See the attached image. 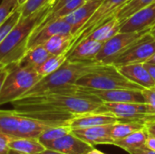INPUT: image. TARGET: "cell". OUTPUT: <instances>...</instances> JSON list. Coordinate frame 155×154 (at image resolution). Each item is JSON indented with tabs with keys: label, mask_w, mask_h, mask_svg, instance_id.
Segmentation results:
<instances>
[{
	"label": "cell",
	"mask_w": 155,
	"mask_h": 154,
	"mask_svg": "<svg viewBox=\"0 0 155 154\" xmlns=\"http://www.w3.org/2000/svg\"><path fill=\"white\" fill-rule=\"evenodd\" d=\"M145 147L149 150L155 152V136L150 134V133L148 134V137L145 142Z\"/></svg>",
	"instance_id": "cell-35"
},
{
	"label": "cell",
	"mask_w": 155,
	"mask_h": 154,
	"mask_svg": "<svg viewBox=\"0 0 155 154\" xmlns=\"http://www.w3.org/2000/svg\"><path fill=\"white\" fill-rule=\"evenodd\" d=\"M9 148L24 154H39L46 149L38 138L26 137H12Z\"/></svg>",
	"instance_id": "cell-22"
},
{
	"label": "cell",
	"mask_w": 155,
	"mask_h": 154,
	"mask_svg": "<svg viewBox=\"0 0 155 154\" xmlns=\"http://www.w3.org/2000/svg\"><path fill=\"white\" fill-rule=\"evenodd\" d=\"M23 115L15 110H0V133L15 137Z\"/></svg>",
	"instance_id": "cell-23"
},
{
	"label": "cell",
	"mask_w": 155,
	"mask_h": 154,
	"mask_svg": "<svg viewBox=\"0 0 155 154\" xmlns=\"http://www.w3.org/2000/svg\"><path fill=\"white\" fill-rule=\"evenodd\" d=\"M50 55L48 51L43 44L37 45L31 49L26 50L22 58L15 63V64L21 68H36L43 64Z\"/></svg>",
	"instance_id": "cell-19"
},
{
	"label": "cell",
	"mask_w": 155,
	"mask_h": 154,
	"mask_svg": "<svg viewBox=\"0 0 155 154\" xmlns=\"http://www.w3.org/2000/svg\"><path fill=\"white\" fill-rule=\"evenodd\" d=\"M120 25H121L120 22L114 16L111 20L107 21L104 25L97 27L86 37L95 40V41H98V42L104 43L120 32Z\"/></svg>",
	"instance_id": "cell-24"
},
{
	"label": "cell",
	"mask_w": 155,
	"mask_h": 154,
	"mask_svg": "<svg viewBox=\"0 0 155 154\" xmlns=\"http://www.w3.org/2000/svg\"><path fill=\"white\" fill-rule=\"evenodd\" d=\"M53 4L26 17H21L0 44V62L5 65L18 62L26 52L27 42L36 26L45 18Z\"/></svg>",
	"instance_id": "cell-1"
},
{
	"label": "cell",
	"mask_w": 155,
	"mask_h": 154,
	"mask_svg": "<svg viewBox=\"0 0 155 154\" xmlns=\"http://www.w3.org/2000/svg\"><path fill=\"white\" fill-rule=\"evenodd\" d=\"M155 53V40L150 32L137 40L127 50L117 56L108 60L105 64H112L115 66L128 64L146 63Z\"/></svg>",
	"instance_id": "cell-5"
},
{
	"label": "cell",
	"mask_w": 155,
	"mask_h": 154,
	"mask_svg": "<svg viewBox=\"0 0 155 154\" xmlns=\"http://www.w3.org/2000/svg\"><path fill=\"white\" fill-rule=\"evenodd\" d=\"M119 119L110 113H90L81 115H76L68 121V125L72 130L84 129L100 125L114 124Z\"/></svg>",
	"instance_id": "cell-16"
},
{
	"label": "cell",
	"mask_w": 155,
	"mask_h": 154,
	"mask_svg": "<svg viewBox=\"0 0 155 154\" xmlns=\"http://www.w3.org/2000/svg\"><path fill=\"white\" fill-rule=\"evenodd\" d=\"M143 94L145 103L148 106L149 113L153 115H155V85L150 88L143 89Z\"/></svg>",
	"instance_id": "cell-33"
},
{
	"label": "cell",
	"mask_w": 155,
	"mask_h": 154,
	"mask_svg": "<svg viewBox=\"0 0 155 154\" xmlns=\"http://www.w3.org/2000/svg\"><path fill=\"white\" fill-rule=\"evenodd\" d=\"M65 123H68V122L64 123L58 121H50V120H45V119H39V118L23 115L15 137L38 138L47 129Z\"/></svg>",
	"instance_id": "cell-13"
},
{
	"label": "cell",
	"mask_w": 155,
	"mask_h": 154,
	"mask_svg": "<svg viewBox=\"0 0 155 154\" xmlns=\"http://www.w3.org/2000/svg\"><path fill=\"white\" fill-rule=\"evenodd\" d=\"M72 132V129L69 127L68 123L65 124H61L57 126L51 127L45 131L39 137V141L45 146L46 144L50 143L53 141H55Z\"/></svg>",
	"instance_id": "cell-29"
},
{
	"label": "cell",
	"mask_w": 155,
	"mask_h": 154,
	"mask_svg": "<svg viewBox=\"0 0 155 154\" xmlns=\"http://www.w3.org/2000/svg\"><path fill=\"white\" fill-rule=\"evenodd\" d=\"M112 128L113 124H106L72 130V133L92 146L99 144L114 145V141L112 137Z\"/></svg>",
	"instance_id": "cell-14"
},
{
	"label": "cell",
	"mask_w": 155,
	"mask_h": 154,
	"mask_svg": "<svg viewBox=\"0 0 155 154\" xmlns=\"http://www.w3.org/2000/svg\"><path fill=\"white\" fill-rule=\"evenodd\" d=\"M7 74H8V69L7 67L5 66L3 70H1L0 72V93H1V90H2V87H3V84H4V82L7 76Z\"/></svg>",
	"instance_id": "cell-36"
},
{
	"label": "cell",
	"mask_w": 155,
	"mask_h": 154,
	"mask_svg": "<svg viewBox=\"0 0 155 154\" xmlns=\"http://www.w3.org/2000/svg\"><path fill=\"white\" fill-rule=\"evenodd\" d=\"M128 0H104L98 6L96 11L94 13V15L91 16V18L74 35L75 41L73 46L75 45L82 39L89 35L97 27L114 18L120 8Z\"/></svg>",
	"instance_id": "cell-6"
},
{
	"label": "cell",
	"mask_w": 155,
	"mask_h": 154,
	"mask_svg": "<svg viewBox=\"0 0 155 154\" xmlns=\"http://www.w3.org/2000/svg\"><path fill=\"white\" fill-rule=\"evenodd\" d=\"M130 154H155V152L144 147V148H141L138 150H134V151L131 152Z\"/></svg>",
	"instance_id": "cell-37"
},
{
	"label": "cell",
	"mask_w": 155,
	"mask_h": 154,
	"mask_svg": "<svg viewBox=\"0 0 155 154\" xmlns=\"http://www.w3.org/2000/svg\"><path fill=\"white\" fill-rule=\"evenodd\" d=\"M75 84L97 90L125 89L143 91L144 89L124 77L118 71L116 66L112 64H109L108 67L102 71L89 74L81 77L75 83Z\"/></svg>",
	"instance_id": "cell-4"
},
{
	"label": "cell",
	"mask_w": 155,
	"mask_h": 154,
	"mask_svg": "<svg viewBox=\"0 0 155 154\" xmlns=\"http://www.w3.org/2000/svg\"><path fill=\"white\" fill-rule=\"evenodd\" d=\"M104 0H89L84 5L78 7L76 10L64 16L63 19L65 20L72 26V33L74 35L85 25V23L91 18L94 13L96 11L98 6Z\"/></svg>",
	"instance_id": "cell-17"
},
{
	"label": "cell",
	"mask_w": 155,
	"mask_h": 154,
	"mask_svg": "<svg viewBox=\"0 0 155 154\" xmlns=\"http://www.w3.org/2000/svg\"><path fill=\"white\" fill-rule=\"evenodd\" d=\"M87 154H105V153H103V152H99V151H97V150L94 149V150H92L89 153H87Z\"/></svg>",
	"instance_id": "cell-43"
},
{
	"label": "cell",
	"mask_w": 155,
	"mask_h": 154,
	"mask_svg": "<svg viewBox=\"0 0 155 154\" xmlns=\"http://www.w3.org/2000/svg\"><path fill=\"white\" fill-rule=\"evenodd\" d=\"M11 139V136L0 133V154H8L10 151L9 143Z\"/></svg>",
	"instance_id": "cell-34"
},
{
	"label": "cell",
	"mask_w": 155,
	"mask_h": 154,
	"mask_svg": "<svg viewBox=\"0 0 155 154\" xmlns=\"http://www.w3.org/2000/svg\"><path fill=\"white\" fill-rule=\"evenodd\" d=\"M45 148L63 154H87L94 149V146L79 139L72 132L46 144Z\"/></svg>",
	"instance_id": "cell-12"
},
{
	"label": "cell",
	"mask_w": 155,
	"mask_h": 154,
	"mask_svg": "<svg viewBox=\"0 0 155 154\" xmlns=\"http://www.w3.org/2000/svg\"><path fill=\"white\" fill-rule=\"evenodd\" d=\"M21 18V10L20 6L0 25V44L5 40L9 32L13 29V27L16 25V23Z\"/></svg>",
	"instance_id": "cell-31"
},
{
	"label": "cell",
	"mask_w": 155,
	"mask_h": 154,
	"mask_svg": "<svg viewBox=\"0 0 155 154\" xmlns=\"http://www.w3.org/2000/svg\"><path fill=\"white\" fill-rule=\"evenodd\" d=\"M85 93H91L103 103H145L143 91L137 90H97L81 86Z\"/></svg>",
	"instance_id": "cell-9"
},
{
	"label": "cell",
	"mask_w": 155,
	"mask_h": 154,
	"mask_svg": "<svg viewBox=\"0 0 155 154\" xmlns=\"http://www.w3.org/2000/svg\"><path fill=\"white\" fill-rule=\"evenodd\" d=\"M72 33V26L63 18L53 21L43 27L34 31L29 36L26 50L43 44L45 41L57 34H70Z\"/></svg>",
	"instance_id": "cell-10"
},
{
	"label": "cell",
	"mask_w": 155,
	"mask_h": 154,
	"mask_svg": "<svg viewBox=\"0 0 155 154\" xmlns=\"http://www.w3.org/2000/svg\"><path fill=\"white\" fill-rule=\"evenodd\" d=\"M26 1H27V0H18V2H19V5H22L23 4H25Z\"/></svg>",
	"instance_id": "cell-46"
},
{
	"label": "cell",
	"mask_w": 155,
	"mask_h": 154,
	"mask_svg": "<svg viewBox=\"0 0 155 154\" xmlns=\"http://www.w3.org/2000/svg\"><path fill=\"white\" fill-rule=\"evenodd\" d=\"M104 113H110L119 121H141L148 123L155 120L149 113L145 103H104Z\"/></svg>",
	"instance_id": "cell-7"
},
{
	"label": "cell",
	"mask_w": 155,
	"mask_h": 154,
	"mask_svg": "<svg viewBox=\"0 0 155 154\" xmlns=\"http://www.w3.org/2000/svg\"><path fill=\"white\" fill-rule=\"evenodd\" d=\"M85 2H86L85 0H71L70 2H68L67 4H65L61 8L57 9L56 11L49 12L48 15L45 16V18L36 26V28L34 31H35V30L43 27L44 25H47V24H49V23H51L53 21H55V20L60 19V18H64V16L68 15L72 12H74V10H76L78 7H80Z\"/></svg>",
	"instance_id": "cell-26"
},
{
	"label": "cell",
	"mask_w": 155,
	"mask_h": 154,
	"mask_svg": "<svg viewBox=\"0 0 155 154\" xmlns=\"http://www.w3.org/2000/svg\"><path fill=\"white\" fill-rule=\"evenodd\" d=\"M146 126V123L141 121H118L113 124L112 137L114 141L124 138Z\"/></svg>",
	"instance_id": "cell-25"
},
{
	"label": "cell",
	"mask_w": 155,
	"mask_h": 154,
	"mask_svg": "<svg viewBox=\"0 0 155 154\" xmlns=\"http://www.w3.org/2000/svg\"><path fill=\"white\" fill-rule=\"evenodd\" d=\"M146 129L148 131V133L152 135L155 136V120L148 122L146 123Z\"/></svg>",
	"instance_id": "cell-39"
},
{
	"label": "cell",
	"mask_w": 155,
	"mask_h": 154,
	"mask_svg": "<svg viewBox=\"0 0 155 154\" xmlns=\"http://www.w3.org/2000/svg\"><path fill=\"white\" fill-rule=\"evenodd\" d=\"M108 65L109 64L96 60L87 62H72L66 59V61L55 72L43 77L24 96L38 94L51 89L75 84L81 77L102 71L107 68Z\"/></svg>",
	"instance_id": "cell-2"
},
{
	"label": "cell",
	"mask_w": 155,
	"mask_h": 154,
	"mask_svg": "<svg viewBox=\"0 0 155 154\" xmlns=\"http://www.w3.org/2000/svg\"><path fill=\"white\" fill-rule=\"evenodd\" d=\"M75 41V36L72 34H57L47 41H45L43 45L52 55H59L68 53V51L73 46Z\"/></svg>",
	"instance_id": "cell-20"
},
{
	"label": "cell",
	"mask_w": 155,
	"mask_h": 154,
	"mask_svg": "<svg viewBox=\"0 0 155 154\" xmlns=\"http://www.w3.org/2000/svg\"><path fill=\"white\" fill-rule=\"evenodd\" d=\"M154 2L155 0H128L117 12L115 17L118 19L120 24H122L134 13L152 5Z\"/></svg>",
	"instance_id": "cell-27"
},
{
	"label": "cell",
	"mask_w": 155,
	"mask_h": 154,
	"mask_svg": "<svg viewBox=\"0 0 155 154\" xmlns=\"http://www.w3.org/2000/svg\"><path fill=\"white\" fill-rule=\"evenodd\" d=\"M148 131L146 126L139 131H136L124 138L115 140L114 142V145L124 149L129 153L134 150H138L145 147V142L148 137Z\"/></svg>",
	"instance_id": "cell-21"
},
{
	"label": "cell",
	"mask_w": 155,
	"mask_h": 154,
	"mask_svg": "<svg viewBox=\"0 0 155 154\" xmlns=\"http://www.w3.org/2000/svg\"><path fill=\"white\" fill-rule=\"evenodd\" d=\"M7 76L0 93V105L12 103L24 96L42 77L35 68H21L12 63L6 65Z\"/></svg>",
	"instance_id": "cell-3"
},
{
	"label": "cell",
	"mask_w": 155,
	"mask_h": 154,
	"mask_svg": "<svg viewBox=\"0 0 155 154\" xmlns=\"http://www.w3.org/2000/svg\"><path fill=\"white\" fill-rule=\"evenodd\" d=\"M39 154H63L61 153V152H56V151H54V150H51V149H45V150H44L43 152H41Z\"/></svg>",
	"instance_id": "cell-40"
},
{
	"label": "cell",
	"mask_w": 155,
	"mask_h": 154,
	"mask_svg": "<svg viewBox=\"0 0 155 154\" xmlns=\"http://www.w3.org/2000/svg\"><path fill=\"white\" fill-rule=\"evenodd\" d=\"M20 6L18 0L0 1V25Z\"/></svg>",
	"instance_id": "cell-32"
},
{
	"label": "cell",
	"mask_w": 155,
	"mask_h": 154,
	"mask_svg": "<svg viewBox=\"0 0 155 154\" xmlns=\"http://www.w3.org/2000/svg\"><path fill=\"white\" fill-rule=\"evenodd\" d=\"M155 25V2L134 13L120 25V32H140Z\"/></svg>",
	"instance_id": "cell-11"
},
{
	"label": "cell",
	"mask_w": 155,
	"mask_h": 154,
	"mask_svg": "<svg viewBox=\"0 0 155 154\" xmlns=\"http://www.w3.org/2000/svg\"><path fill=\"white\" fill-rule=\"evenodd\" d=\"M146 63H149V64H155V53L148 59V61L146 62Z\"/></svg>",
	"instance_id": "cell-41"
},
{
	"label": "cell",
	"mask_w": 155,
	"mask_h": 154,
	"mask_svg": "<svg viewBox=\"0 0 155 154\" xmlns=\"http://www.w3.org/2000/svg\"><path fill=\"white\" fill-rule=\"evenodd\" d=\"M85 1H89V0H85Z\"/></svg>",
	"instance_id": "cell-47"
},
{
	"label": "cell",
	"mask_w": 155,
	"mask_h": 154,
	"mask_svg": "<svg viewBox=\"0 0 155 154\" xmlns=\"http://www.w3.org/2000/svg\"><path fill=\"white\" fill-rule=\"evenodd\" d=\"M5 66H6V65H5V64H3V63L0 62V72H1V70H3Z\"/></svg>",
	"instance_id": "cell-45"
},
{
	"label": "cell",
	"mask_w": 155,
	"mask_h": 154,
	"mask_svg": "<svg viewBox=\"0 0 155 154\" xmlns=\"http://www.w3.org/2000/svg\"><path fill=\"white\" fill-rule=\"evenodd\" d=\"M150 34H151V35L154 38L155 40V25H153L152 28H151V31H150Z\"/></svg>",
	"instance_id": "cell-42"
},
{
	"label": "cell",
	"mask_w": 155,
	"mask_h": 154,
	"mask_svg": "<svg viewBox=\"0 0 155 154\" xmlns=\"http://www.w3.org/2000/svg\"><path fill=\"white\" fill-rule=\"evenodd\" d=\"M116 68L128 80L142 86L144 89L155 85V82L143 63L118 65Z\"/></svg>",
	"instance_id": "cell-18"
},
{
	"label": "cell",
	"mask_w": 155,
	"mask_h": 154,
	"mask_svg": "<svg viewBox=\"0 0 155 154\" xmlns=\"http://www.w3.org/2000/svg\"><path fill=\"white\" fill-rule=\"evenodd\" d=\"M143 64H144V66L146 67V69L150 73L152 78L153 79V81L155 82V64H149V63H143Z\"/></svg>",
	"instance_id": "cell-38"
},
{
	"label": "cell",
	"mask_w": 155,
	"mask_h": 154,
	"mask_svg": "<svg viewBox=\"0 0 155 154\" xmlns=\"http://www.w3.org/2000/svg\"><path fill=\"white\" fill-rule=\"evenodd\" d=\"M150 31L151 29L140 32H119L111 39L104 43L100 52L95 57V60L105 63L106 61L127 50L137 40H139Z\"/></svg>",
	"instance_id": "cell-8"
},
{
	"label": "cell",
	"mask_w": 155,
	"mask_h": 154,
	"mask_svg": "<svg viewBox=\"0 0 155 154\" xmlns=\"http://www.w3.org/2000/svg\"><path fill=\"white\" fill-rule=\"evenodd\" d=\"M54 0H27L25 4L20 5L21 17H26L47 5H54Z\"/></svg>",
	"instance_id": "cell-30"
},
{
	"label": "cell",
	"mask_w": 155,
	"mask_h": 154,
	"mask_svg": "<svg viewBox=\"0 0 155 154\" xmlns=\"http://www.w3.org/2000/svg\"><path fill=\"white\" fill-rule=\"evenodd\" d=\"M104 43L88 37L82 39L75 45L72 46L67 53V60L72 62L95 61V57L100 52Z\"/></svg>",
	"instance_id": "cell-15"
},
{
	"label": "cell",
	"mask_w": 155,
	"mask_h": 154,
	"mask_svg": "<svg viewBox=\"0 0 155 154\" xmlns=\"http://www.w3.org/2000/svg\"><path fill=\"white\" fill-rule=\"evenodd\" d=\"M67 59V54H63L59 55H50L43 64L35 68L36 72L43 78L55 72Z\"/></svg>",
	"instance_id": "cell-28"
},
{
	"label": "cell",
	"mask_w": 155,
	"mask_h": 154,
	"mask_svg": "<svg viewBox=\"0 0 155 154\" xmlns=\"http://www.w3.org/2000/svg\"><path fill=\"white\" fill-rule=\"evenodd\" d=\"M8 154H24V153L18 152H16V151H14V150H10V151H9V152H8Z\"/></svg>",
	"instance_id": "cell-44"
}]
</instances>
